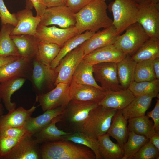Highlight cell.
<instances>
[{
	"instance_id": "8992f818",
	"label": "cell",
	"mask_w": 159,
	"mask_h": 159,
	"mask_svg": "<svg viewBox=\"0 0 159 159\" xmlns=\"http://www.w3.org/2000/svg\"><path fill=\"white\" fill-rule=\"evenodd\" d=\"M119 35L113 44L126 54L133 55L150 37L142 26L136 22L128 26Z\"/></svg>"
},
{
	"instance_id": "d4e9b609",
	"label": "cell",
	"mask_w": 159,
	"mask_h": 159,
	"mask_svg": "<svg viewBox=\"0 0 159 159\" xmlns=\"http://www.w3.org/2000/svg\"><path fill=\"white\" fill-rule=\"evenodd\" d=\"M37 107L34 105L29 109L26 110L20 107L8 112L6 115H1L0 116V127H23Z\"/></svg>"
},
{
	"instance_id": "484cf974",
	"label": "cell",
	"mask_w": 159,
	"mask_h": 159,
	"mask_svg": "<svg viewBox=\"0 0 159 159\" xmlns=\"http://www.w3.org/2000/svg\"><path fill=\"white\" fill-rule=\"evenodd\" d=\"M62 115L54 117L51 122L32 135L39 144L46 142L62 140L64 137L70 132H66L58 129L56 124L61 122Z\"/></svg>"
},
{
	"instance_id": "52a82bcc",
	"label": "cell",
	"mask_w": 159,
	"mask_h": 159,
	"mask_svg": "<svg viewBox=\"0 0 159 159\" xmlns=\"http://www.w3.org/2000/svg\"><path fill=\"white\" fill-rule=\"evenodd\" d=\"M57 76L55 69L41 63L37 59L33 60L32 71L30 80L36 95L44 94L46 88L51 90L54 88L53 85H55Z\"/></svg>"
},
{
	"instance_id": "44dd1931",
	"label": "cell",
	"mask_w": 159,
	"mask_h": 159,
	"mask_svg": "<svg viewBox=\"0 0 159 159\" xmlns=\"http://www.w3.org/2000/svg\"><path fill=\"white\" fill-rule=\"evenodd\" d=\"M20 56L32 59H37L38 40L35 35H10Z\"/></svg>"
},
{
	"instance_id": "4316f807",
	"label": "cell",
	"mask_w": 159,
	"mask_h": 159,
	"mask_svg": "<svg viewBox=\"0 0 159 159\" xmlns=\"http://www.w3.org/2000/svg\"><path fill=\"white\" fill-rule=\"evenodd\" d=\"M26 80L24 78L18 77L0 83V98L8 112L14 109L16 107V103L11 101V95L21 87Z\"/></svg>"
},
{
	"instance_id": "7c38bea8",
	"label": "cell",
	"mask_w": 159,
	"mask_h": 159,
	"mask_svg": "<svg viewBox=\"0 0 159 159\" xmlns=\"http://www.w3.org/2000/svg\"><path fill=\"white\" fill-rule=\"evenodd\" d=\"M33 60L19 56L15 60L0 67V83L18 77L30 80L32 71Z\"/></svg>"
},
{
	"instance_id": "60d3db41",
	"label": "cell",
	"mask_w": 159,
	"mask_h": 159,
	"mask_svg": "<svg viewBox=\"0 0 159 159\" xmlns=\"http://www.w3.org/2000/svg\"><path fill=\"white\" fill-rule=\"evenodd\" d=\"M22 137L18 138L0 137V159H3L9 153Z\"/></svg>"
},
{
	"instance_id": "4fadbf2b",
	"label": "cell",
	"mask_w": 159,
	"mask_h": 159,
	"mask_svg": "<svg viewBox=\"0 0 159 159\" xmlns=\"http://www.w3.org/2000/svg\"><path fill=\"white\" fill-rule=\"evenodd\" d=\"M137 22L150 37L159 39V5H138Z\"/></svg>"
},
{
	"instance_id": "5bb4252c",
	"label": "cell",
	"mask_w": 159,
	"mask_h": 159,
	"mask_svg": "<svg viewBox=\"0 0 159 159\" xmlns=\"http://www.w3.org/2000/svg\"><path fill=\"white\" fill-rule=\"evenodd\" d=\"M32 137L28 133L23 136L3 159H41L39 143Z\"/></svg>"
},
{
	"instance_id": "f5cc1de1",
	"label": "cell",
	"mask_w": 159,
	"mask_h": 159,
	"mask_svg": "<svg viewBox=\"0 0 159 159\" xmlns=\"http://www.w3.org/2000/svg\"><path fill=\"white\" fill-rule=\"evenodd\" d=\"M4 112V108L2 104L0 103V116L3 115Z\"/></svg>"
},
{
	"instance_id": "e0dca14e",
	"label": "cell",
	"mask_w": 159,
	"mask_h": 159,
	"mask_svg": "<svg viewBox=\"0 0 159 159\" xmlns=\"http://www.w3.org/2000/svg\"><path fill=\"white\" fill-rule=\"evenodd\" d=\"M119 35L112 25L101 31L95 32L80 46L83 50L85 56L97 49L113 44Z\"/></svg>"
},
{
	"instance_id": "30bf717a",
	"label": "cell",
	"mask_w": 159,
	"mask_h": 159,
	"mask_svg": "<svg viewBox=\"0 0 159 159\" xmlns=\"http://www.w3.org/2000/svg\"><path fill=\"white\" fill-rule=\"evenodd\" d=\"M75 24V13L68 6L62 5L47 8L40 18L39 24L56 25L67 28L74 26Z\"/></svg>"
},
{
	"instance_id": "f546056e",
	"label": "cell",
	"mask_w": 159,
	"mask_h": 159,
	"mask_svg": "<svg viewBox=\"0 0 159 159\" xmlns=\"http://www.w3.org/2000/svg\"><path fill=\"white\" fill-rule=\"evenodd\" d=\"M159 57V39L150 37L131 56L136 62L144 60L153 59Z\"/></svg>"
},
{
	"instance_id": "e575fe53",
	"label": "cell",
	"mask_w": 159,
	"mask_h": 159,
	"mask_svg": "<svg viewBox=\"0 0 159 159\" xmlns=\"http://www.w3.org/2000/svg\"><path fill=\"white\" fill-rule=\"evenodd\" d=\"M62 140L70 141L85 146L94 153L96 159H101L100 155L97 139L82 132H70L64 136Z\"/></svg>"
},
{
	"instance_id": "ffe728a7",
	"label": "cell",
	"mask_w": 159,
	"mask_h": 159,
	"mask_svg": "<svg viewBox=\"0 0 159 159\" xmlns=\"http://www.w3.org/2000/svg\"><path fill=\"white\" fill-rule=\"evenodd\" d=\"M135 97L129 89L117 91H108L98 105L105 107L122 110L127 106Z\"/></svg>"
},
{
	"instance_id": "7dc6e473",
	"label": "cell",
	"mask_w": 159,
	"mask_h": 159,
	"mask_svg": "<svg viewBox=\"0 0 159 159\" xmlns=\"http://www.w3.org/2000/svg\"><path fill=\"white\" fill-rule=\"evenodd\" d=\"M42 1L47 8L58 6L66 5V0H42Z\"/></svg>"
},
{
	"instance_id": "ee69618b",
	"label": "cell",
	"mask_w": 159,
	"mask_h": 159,
	"mask_svg": "<svg viewBox=\"0 0 159 159\" xmlns=\"http://www.w3.org/2000/svg\"><path fill=\"white\" fill-rule=\"evenodd\" d=\"M94 0H66V6L75 13Z\"/></svg>"
},
{
	"instance_id": "d6986e66",
	"label": "cell",
	"mask_w": 159,
	"mask_h": 159,
	"mask_svg": "<svg viewBox=\"0 0 159 159\" xmlns=\"http://www.w3.org/2000/svg\"><path fill=\"white\" fill-rule=\"evenodd\" d=\"M17 25L14 27L10 35L29 34L35 35L40 21V18L34 16L30 8L19 11L16 14Z\"/></svg>"
},
{
	"instance_id": "681fc988",
	"label": "cell",
	"mask_w": 159,
	"mask_h": 159,
	"mask_svg": "<svg viewBox=\"0 0 159 159\" xmlns=\"http://www.w3.org/2000/svg\"><path fill=\"white\" fill-rule=\"evenodd\" d=\"M138 5L154 4L159 5V0H132Z\"/></svg>"
},
{
	"instance_id": "7bdbcfd3",
	"label": "cell",
	"mask_w": 159,
	"mask_h": 159,
	"mask_svg": "<svg viewBox=\"0 0 159 159\" xmlns=\"http://www.w3.org/2000/svg\"><path fill=\"white\" fill-rule=\"evenodd\" d=\"M0 14L1 25L9 24L14 27L17 25L16 14H11L9 11L3 0H0Z\"/></svg>"
},
{
	"instance_id": "9f6ffc18",
	"label": "cell",
	"mask_w": 159,
	"mask_h": 159,
	"mask_svg": "<svg viewBox=\"0 0 159 159\" xmlns=\"http://www.w3.org/2000/svg\"></svg>"
},
{
	"instance_id": "11a10c76",
	"label": "cell",
	"mask_w": 159,
	"mask_h": 159,
	"mask_svg": "<svg viewBox=\"0 0 159 159\" xmlns=\"http://www.w3.org/2000/svg\"><path fill=\"white\" fill-rule=\"evenodd\" d=\"M1 98H0V103H1Z\"/></svg>"
},
{
	"instance_id": "5b68a950",
	"label": "cell",
	"mask_w": 159,
	"mask_h": 159,
	"mask_svg": "<svg viewBox=\"0 0 159 159\" xmlns=\"http://www.w3.org/2000/svg\"><path fill=\"white\" fill-rule=\"evenodd\" d=\"M108 8L112 13L113 25L119 35L137 22L138 6L132 0H115L110 4Z\"/></svg>"
},
{
	"instance_id": "f907efd6",
	"label": "cell",
	"mask_w": 159,
	"mask_h": 159,
	"mask_svg": "<svg viewBox=\"0 0 159 159\" xmlns=\"http://www.w3.org/2000/svg\"><path fill=\"white\" fill-rule=\"evenodd\" d=\"M149 141L159 150V133L155 132L149 138Z\"/></svg>"
},
{
	"instance_id": "b9f144b4",
	"label": "cell",
	"mask_w": 159,
	"mask_h": 159,
	"mask_svg": "<svg viewBox=\"0 0 159 159\" xmlns=\"http://www.w3.org/2000/svg\"><path fill=\"white\" fill-rule=\"evenodd\" d=\"M28 133L23 127L4 126L0 127V138L21 137Z\"/></svg>"
},
{
	"instance_id": "7a4b0ae2",
	"label": "cell",
	"mask_w": 159,
	"mask_h": 159,
	"mask_svg": "<svg viewBox=\"0 0 159 159\" xmlns=\"http://www.w3.org/2000/svg\"><path fill=\"white\" fill-rule=\"evenodd\" d=\"M40 150L42 159H96L91 149L69 141L44 143Z\"/></svg>"
},
{
	"instance_id": "836d02e7",
	"label": "cell",
	"mask_w": 159,
	"mask_h": 159,
	"mask_svg": "<svg viewBox=\"0 0 159 159\" xmlns=\"http://www.w3.org/2000/svg\"><path fill=\"white\" fill-rule=\"evenodd\" d=\"M72 79L77 83L91 85L103 90L97 83L94 78L92 66L87 63L83 59L75 71Z\"/></svg>"
},
{
	"instance_id": "3957f363",
	"label": "cell",
	"mask_w": 159,
	"mask_h": 159,
	"mask_svg": "<svg viewBox=\"0 0 159 159\" xmlns=\"http://www.w3.org/2000/svg\"><path fill=\"white\" fill-rule=\"evenodd\" d=\"M117 111L116 109L98 105L90 111L82 132L97 139L107 133Z\"/></svg>"
},
{
	"instance_id": "f6af8a7d",
	"label": "cell",
	"mask_w": 159,
	"mask_h": 159,
	"mask_svg": "<svg viewBox=\"0 0 159 159\" xmlns=\"http://www.w3.org/2000/svg\"><path fill=\"white\" fill-rule=\"evenodd\" d=\"M146 115L151 118L153 122L155 132L159 133V99L158 98L155 106L153 110L147 113Z\"/></svg>"
},
{
	"instance_id": "9a60e30c",
	"label": "cell",
	"mask_w": 159,
	"mask_h": 159,
	"mask_svg": "<svg viewBox=\"0 0 159 159\" xmlns=\"http://www.w3.org/2000/svg\"><path fill=\"white\" fill-rule=\"evenodd\" d=\"M78 34L74 26L67 28L49 27L39 24L35 36L39 40L56 44L61 47L69 39Z\"/></svg>"
},
{
	"instance_id": "2e32d148",
	"label": "cell",
	"mask_w": 159,
	"mask_h": 159,
	"mask_svg": "<svg viewBox=\"0 0 159 159\" xmlns=\"http://www.w3.org/2000/svg\"><path fill=\"white\" fill-rule=\"evenodd\" d=\"M108 91L92 86L77 83L72 79L69 86V93L70 100L99 102Z\"/></svg>"
},
{
	"instance_id": "ac0fdd59",
	"label": "cell",
	"mask_w": 159,
	"mask_h": 159,
	"mask_svg": "<svg viewBox=\"0 0 159 159\" xmlns=\"http://www.w3.org/2000/svg\"><path fill=\"white\" fill-rule=\"evenodd\" d=\"M127 55L112 44L94 50L85 55L83 59L87 63L93 66L103 62L117 63L123 59Z\"/></svg>"
},
{
	"instance_id": "8d00e7d4",
	"label": "cell",
	"mask_w": 159,
	"mask_h": 159,
	"mask_svg": "<svg viewBox=\"0 0 159 159\" xmlns=\"http://www.w3.org/2000/svg\"><path fill=\"white\" fill-rule=\"evenodd\" d=\"M149 140V139L144 135L136 134L132 132H129L127 140L123 148L124 156L122 159H131Z\"/></svg>"
},
{
	"instance_id": "83f0119b",
	"label": "cell",
	"mask_w": 159,
	"mask_h": 159,
	"mask_svg": "<svg viewBox=\"0 0 159 159\" xmlns=\"http://www.w3.org/2000/svg\"><path fill=\"white\" fill-rule=\"evenodd\" d=\"M136 64V62L133 60L128 54L117 63V77L122 89H128L134 81Z\"/></svg>"
},
{
	"instance_id": "9c48e42d",
	"label": "cell",
	"mask_w": 159,
	"mask_h": 159,
	"mask_svg": "<svg viewBox=\"0 0 159 159\" xmlns=\"http://www.w3.org/2000/svg\"><path fill=\"white\" fill-rule=\"evenodd\" d=\"M84 56L83 50L79 45L62 59L55 68L57 74L55 86L59 83L70 84L75 71Z\"/></svg>"
},
{
	"instance_id": "cb8c5ba5",
	"label": "cell",
	"mask_w": 159,
	"mask_h": 159,
	"mask_svg": "<svg viewBox=\"0 0 159 159\" xmlns=\"http://www.w3.org/2000/svg\"><path fill=\"white\" fill-rule=\"evenodd\" d=\"M121 110H118L113 116L107 133L112 137L123 149L128 137L127 119L123 115Z\"/></svg>"
},
{
	"instance_id": "816d5d0a",
	"label": "cell",
	"mask_w": 159,
	"mask_h": 159,
	"mask_svg": "<svg viewBox=\"0 0 159 159\" xmlns=\"http://www.w3.org/2000/svg\"><path fill=\"white\" fill-rule=\"evenodd\" d=\"M154 71L156 78L159 79V57L153 60Z\"/></svg>"
},
{
	"instance_id": "7402d4cb",
	"label": "cell",
	"mask_w": 159,
	"mask_h": 159,
	"mask_svg": "<svg viewBox=\"0 0 159 159\" xmlns=\"http://www.w3.org/2000/svg\"><path fill=\"white\" fill-rule=\"evenodd\" d=\"M64 109L59 107L47 110L36 117H30L23 127L27 133L33 135L50 123L55 117L62 114Z\"/></svg>"
},
{
	"instance_id": "d6a6232c",
	"label": "cell",
	"mask_w": 159,
	"mask_h": 159,
	"mask_svg": "<svg viewBox=\"0 0 159 159\" xmlns=\"http://www.w3.org/2000/svg\"><path fill=\"white\" fill-rule=\"evenodd\" d=\"M127 126L128 132L144 135L149 139L155 132L153 123L146 115L128 119Z\"/></svg>"
},
{
	"instance_id": "6da1fadb",
	"label": "cell",
	"mask_w": 159,
	"mask_h": 159,
	"mask_svg": "<svg viewBox=\"0 0 159 159\" xmlns=\"http://www.w3.org/2000/svg\"><path fill=\"white\" fill-rule=\"evenodd\" d=\"M107 8L105 1L94 0L75 13L74 27L77 34L87 31L96 32L112 25L113 20L107 14Z\"/></svg>"
},
{
	"instance_id": "bcb514c9",
	"label": "cell",
	"mask_w": 159,
	"mask_h": 159,
	"mask_svg": "<svg viewBox=\"0 0 159 159\" xmlns=\"http://www.w3.org/2000/svg\"><path fill=\"white\" fill-rule=\"evenodd\" d=\"M35 8L36 16L41 18L44 14L47 7L43 2L42 0H29Z\"/></svg>"
},
{
	"instance_id": "4dcf8cb0",
	"label": "cell",
	"mask_w": 159,
	"mask_h": 159,
	"mask_svg": "<svg viewBox=\"0 0 159 159\" xmlns=\"http://www.w3.org/2000/svg\"><path fill=\"white\" fill-rule=\"evenodd\" d=\"M95 32L87 31L77 34L67 40L61 47L58 55L52 62L51 67L52 69H55L62 59L67 53L89 39Z\"/></svg>"
},
{
	"instance_id": "277c9868",
	"label": "cell",
	"mask_w": 159,
	"mask_h": 159,
	"mask_svg": "<svg viewBox=\"0 0 159 159\" xmlns=\"http://www.w3.org/2000/svg\"><path fill=\"white\" fill-rule=\"evenodd\" d=\"M99 102L70 100L64 109L61 121L72 130V132H82L83 124L90 111Z\"/></svg>"
},
{
	"instance_id": "f1b7e54d",
	"label": "cell",
	"mask_w": 159,
	"mask_h": 159,
	"mask_svg": "<svg viewBox=\"0 0 159 159\" xmlns=\"http://www.w3.org/2000/svg\"><path fill=\"white\" fill-rule=\"evenodd\" d=\"M97 139L99 153L101 159H122L123 149L118 144L113 143L107 133Z\"/></svg>"
},
{
	"instance_id": "c3c4849f",
	"label": "cell",
	"mask_w": 159,
	"mask_h": 159,
	"mask_svg": "<svg viewBox=\"0 0 159 159\" xmlns=\"http://www.w3.org/2000/svg\"><path fill=\"white\" fill-rule=\"evenodd\" d=\"M19 57L15 56H0V67L15 60Z\"/></svg>"
},
{
	"instance_id": "74e56055",
	"label": "cell",
	"mask_w": 159,
	"mask_h": 159,
	"mask_svg": "<svg viewBox=\"0 0 159 159\" xmlns=\"http://www.w3.org/2000/svg\"><path fill=\"white\" fill-rule=\"evenodd\" d=\"M135 97L148 94L156 95L159 98V79L151 81H133L128 88Z\"/></svg>"
},
{
	"instance_id": "d590c367",
	"label": "cell",
	"mask_w": 159,
	"mask_h": 159,
	"mask_svg": "<svg viewBox=\"0 0 159 159\" xmlns=\"http://www.w3.org/2000/svg\"><path fill=\"white\" fill-rule=\"evenodd\" d=\"M61 48L56 44L39 40L37 59L45 65L50 66L52 62L58 55Z\"/></svg>"
},
{
	"instance_id": "8fae6325",
	"label": "cell",
	"mask_w": 159,
	"mask_h": 159,
	"mask_svg": "<svg viewBox=\"0 0 159 159\" xmlns=\"http://www.w3.org/2000/svg\"><path fill=\"white\" fill-rule=\"evenodd\" d=\"M93 74L96 81L99 82L101 87L107 91H117L122 89L118 80L117 63L106 62L92 66Z\"/></svg>"
},
{
	"instance_id": "603a6c76",
	"label": "cell",
	"mask_w": 159,
	"mask_h": 159,
	"mask_svg": "<svg viewBox=\"0 0 159 159\" xmlns=\"http://www.w3.org/2000/svg\"><path fill=\"white\" fill-rule=\"evenodd\" d=\"M156 97V95L153 94L135 97L127 106L121 110L123 115L127 120L145 115L153 99Z\"/></svg>"
},
{
	"instance_id": "1f68e13d",
	"label": "cell",
	"mask_w": 159,
	"mask_h": 159,
	"mask_svg": "<svg viewBox=\"0 0 159 159\" xmlns=\"http://www.w3.org/2000/svg\"><path fill=\"white\" fill-rule=\"evenodd\" d=\"M14 27L9 24L2 25L0 31V56H20L10 37Z\"/></svg>"
},
{
	"instance_id": "f35d334b",
	"label": "cell",
	"mask_w": 159,
	"mask_h": 159,
	"mask_svg": "<svg viewBox=\"0 0 159 159\" xmlns=\"http://www.w3.org/2000/svg\"><path fill=\"white\" fill-rule=\"evenodd\" d=\"M153 60H146L136 62L134 81H151L157 79L154 71Z\"/></svg>"
},
{
	"instance_id": "ab89813d",
	"label": "cell",
	"mask_w": 159,
	"mask_h": 159,
	"mask_svg": "<svg viewBox=\"0 0 159 159\" xmlns=\"http://www.w3.org/2000/svg\"><path fill=\"white\" fill-rule=\"evenodd\" d=\"M159 150L149 140L146 143L131 159H159Z\"/></svg>"
},
{
	"instance_id": "ba28073f",
	"label": "cell",
	"mask_w": 159,
	"mask_h": 159,
	"mask_svg": "<svg viewBox=\"0 0 159 159\" xmlns=\"http://www.w3.org/2000/svg\"><path fill=\"white\" fill-rule=\"evenodd\" d=\"M70 84L59 83L49 92L37 95L38 102L44 112L61 107L64 109L70 101L69 93Z\"/></svg>"
},
{
	"instance_id": "db71d44e",
	"label": "cell",
	"mask_w": 159,
	"mask_h": 159,
	"mask_svg": "<svg viewBox=\"0 0 159 159\" xmlns=\"http://www.w3.org/2000/svg\"><path fill=\"white\" fill-rule=\"evenodd\" d=\"M100 0L105 1L106 0Z\"/></svg>"
}]
</instances>
